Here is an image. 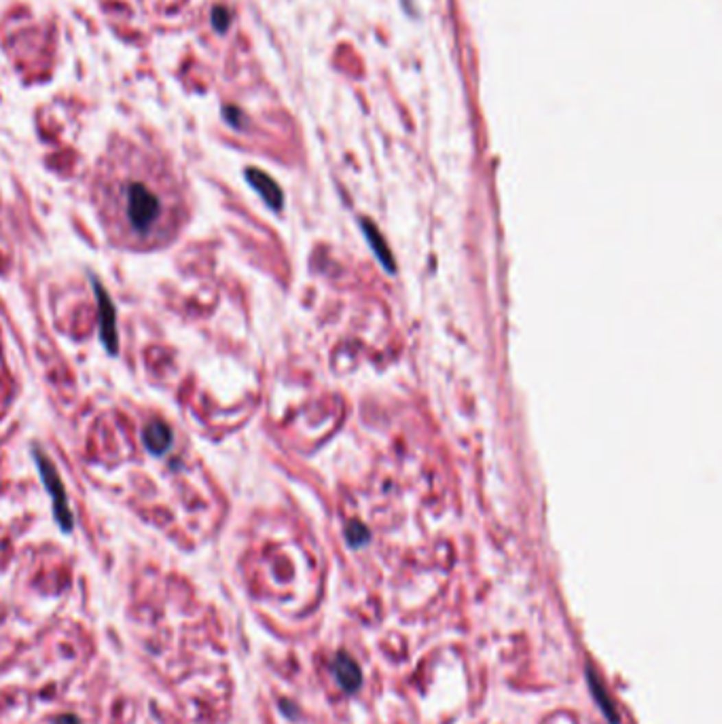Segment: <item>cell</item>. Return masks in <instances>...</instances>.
Instances as JSON below:
<instances>
[{
  "mask_svg": "<svg viewBox=\"0 0 722 724\" xmlns=\"http://www.w3.org/2000/svg\"><path fill=\"white\" fill-rule=\"evenodd\" d=\"M333 673L337 684L345 692H356L362 686V671L360 665L347 655V653H337L333 659Z\"/></svg>",
  "mask_w": 722,
  "mask_h": 724,
  "instance_id": "7a4b0ae2",
  "label": "cell"
},
{
  "mask_svg": "<svg viewBox=\"0 0 722 724\" xmlns=\"http://www.w3.org/2000/svg\"><path fill=\"white\" fill-rule=\"evenodd\" d=\"M89 197L106 240L130 253L167 248L191 216L178 167L140 136L108 140L91 172Z\"/></svg>",
  "mask_w": 722,
  "mask_h": 724,
  "instance_id": "6da1fadb",
  "label": "cell"
},
{
  "mask_svg": "<svg viewBox=\"0 0 722 724\" xmlns=\"http://www.w3.org/2000/svg\"><path fill=\"white\" fill-rule=\"evenodd\" d=\"M362 229H364V235L371 240V244H373V250H375L377 253V257L382 259V263L388 267V269H392V257H390V253H388V248H386V242L382 240V235L375 231V227H373V224L371 222H362Z\"/></svg>",
  "mask_w": 722,
  "mask_h": 724,
  "instance_id": "8992f818",
  "label": "cell"
},
{
  "mask_svg": "<svg viewBox=\"0 0 722 724\" xmlns=\"http://www.w3.org/2000/svg\"><path fill=\"white\" fill-rule=\"evenodd\" d=\"M144 439H146L148 447H151L153 452L161 454V452H165L167 445H170V428L165 426V423L157 421L155 426H151V428L146 430Z\"/></svg>",
  "mask_w": 722,
  "mask_h": 724,
  "instance_id": "5b68a950",
  "label": "cell"
},
{
  "mask_svg": "<svg viewBox=\"0 0 722 724\" xmlns=\"http://www.w3.org/2000/svg\"><path fill=\"white\" fill-rule=\"evenodd\" d=\"M248 180L255 185V189L263 195V199H265V202H267L273 210H278V208L282 206V193H280L278 185L273 183L271 178H267L265 174L251 170V172H248Z\"/></svg>",
  "mask_w": 722,
  "mask_h": 724,
  "instance_id": "277c9868",
  "label": "cell"
},
{
  "mask_svg": "<svg viewBox=\"0 0 722 724\" xmlns=\"http://www.w3.org/2000/svg\"><path fill=\"white\" fill-rule=\"evenodd\" d=\"M54 724H81V720H79L77 716H72V714H66V716L56 718V722H54Z\"/></svg>",
  "mask_w": 722,
  "mask_h": 724,
  "instance_id": "52a82bcc",
  "label": "cell"
},
{
  "mask_svg": "<svg viewBox=\"0 0 722 724\" xmlns=\"http://www.w3.org/2000/svg\"><path fill=\"white\" fill-rule=\"evenodd\" d=\"M585 673H587L589 690H591L593 699L597 701V705H600L602 714L606 716V720H608L610 724H620V716H618L616 710H614V703H612V699H610L608 692H606V686L602 684L600 678H597V673L593 671V667H591L589 663L585 665Z\"/></svg>",
  "mask_w": 722,
  "mask_h": 724,
  "instance_id": "3957f363",
  "label": "cell"
}]
</instances>
